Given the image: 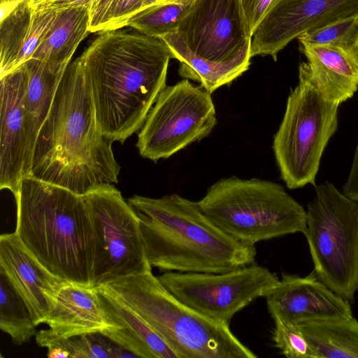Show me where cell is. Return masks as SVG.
Returning a JSON list of instances; mask_svg holds the SVG:
<instances>
[{"label": "cell", "mask_w": 358, "mask_h": 358, "mask_svg": "<svg viewBox=\"0 0 358 358\" xmlns=\"http://www.w3.org/2000/svg\"><path fill=\"white\" fill-rule=\"evenodd\" d=\"M27 82L24 110L28 141L26 176H29L32 154L38 132L47 118L64 72L52 71L43 61L31 58L25 62Z\"/></svg>", "instance_id": "cell-22"}, {"label": "cell", "mask_w": 358, "mask_h": 358, "mask_svg": "<svg viewBox=\"0 0 358 358\" xmlns=\"http://www.w3.org/2000/svg\"><path fill=\"white\" fill-rule=\"evenodd\" d=\"M197 202L217 227L245 243L255 245L306 231V210L281 185L272 181L222 178Z\"/></svg>", "instance_id": "cell-6"}, {"label": "cell", "mask_w": 358, "mask_h": 358, "mask_svg": "<svg viewBox=\"0 0 358 358\" xmlns=\"http://www.w3.org/2000/svg\"><path fill=\"white\" fill-rule=\"evenodd\" d=\"M299 324L317 358H358V321L353 315Z\"/></svg>", "instance_id": "cell-23"}, {"label": "cell", "mask_w": 358, "mask_h": 358, "mask_svg": "<svg viewBox=\"0 0 358 358\" xmlns=\"http://www.w3.org/2000/svg\"><path fill=\"white\" fill-rule=\"evenodd\" d=\"M0 329L14 344L22 345L36 335L29 310L4 273L0 270Z\"/></svg>", "instance_id": "cell-25"}, {"label": "cell", "mask_w": 358, "mask_h": 358, "mask_svg": "<svg viewBox=\"0 0 358 358\" xmlns=\"http://www.w3.org/2000/svg\"><path fill=\"white\" fill-rule=\"evenodd\" d=\"M128 203L140 222L148 261L162 271L220 273L255 262V245L217 227L198 202L177 194L134 195Z\"/></svg>", "instance_id": "cell-3"}, {"label": "cell", "mask_w": 358, "mask_h": 358, "mask_svg": "<svg viewBox=\"0 0 358 358\" xmlns=\"http://www.w3.org/2000/svg\"><path fill=\"white\" fill-rule=\"evenodd\" d=\"M18 1L20 0H0V5L11 4L17 2Z\"/></svg>", "instance_id": "cell-37"}, {"label": "cell", "mask_w": 358, "mask_h": 358, "mask_svg": "<svg viewBox=\"0 0 358 358\" xmlns=\"http://www.w3.org/2000/svg\"><path fill=\"white\" fill-rule=\"evenodd\" d=\"M343 193L349 198L358 201V144L348 178L343 187Z\"/></svg>", "instance_id": "cell-34"}, {"label": "cell", "mask_w": 358, "mask_h": 358, "mask_svg": "<svg viewBox=\"0 0 358 358\" xmlns=\"http://www.w3.org/2000/svg\"><path fill=\"white\" fill-rule=\"evenodd\" d=\"M120 169L78 57L66 68L38 132L29 176L84 196L117 183Z\"/></svg>", "instance_id": "cell-2"}, {"label": "cell", "mask_w": 358, "mask_h": 358, "mask_svg": "<svg viewBox=\"0 0 358 358\" xmlns=\"http://www.w3.org/2000/svg\"><path fill=\"white\" fill-rule=\"evenodd\" d=\"M196 56L219 64H250V36L241 0H195L177 31Z\"/></svg>", "instance_id": "cell-12"}, {"label": "cell", "mask_w": 358, "mask_h": 358, "mask_svg": "<svg viewBox=\"0 0 358 358\" xmlns=\"http://www.w3.org/2000/svg\"><path fill=\"white\" fill-rule=\"evenodd\" d=\"M355 48L358 54V37H357V39L355 45Z\"/></svg>", "instance_id": "cell-39"}, {"label": "cell", "mask_w": 358, "mask_h": 358, "mask_svg": "<svg viewBox=\"0 0 358 358\" xmlns=\"http://www.w3.org/2000/svg\"><path fill=\"white\" fill-rule=\"evenodd\" d=\"M320 91L338 105L358 90V54L352 46L299 45Z\"/></svg>", "instance_id": "cell-19"}, {"label": "cell", "mask_w": 358, "mask_h": 358, "mask_svg": "<svg viewBox=\"0 0 358 358\" xmlns=\"http://www.w3.org/2000/svg\"><path fill=\"white\" fill-rule=\"evenodd\" d=\"M25 63L0 78V188L13 194L25 177L28 141L24 110Z\"/></svg>", "instance_id": "cell-15"}, {"label": "cell", "mask_w": 358, "mask_h": 358, "mask_svg": "<svg viewBox=\"0 0 358 358\" xmlns=\"http://www.w3.org/2000/svg\"><path fill=\"white\" fill-rule=\"evenodd\" d=\"M358 15V0H279L256 27L250 56L278 52L301 34Z\"/></svg>", "instance_id": "cell-13"}, {"label": "cell", "mask_w": 358, "mask_h": 358, "mask_svg": "<svg viewBox=\"0 0 358 358\" xmlns=\"http://www.w3.org/2000/svg\"><path fill=\"white\" fill-rule=\"evenodd\" d=\"M158 278L181 302L228 326L237 312L266 297L280 282L275 273L255 263L224 273L166 271Z\"/></svg>", "instance_id": "cell-11"}, {"label": "cell", "mask_w": 358, "mask_h": 358, "mask_svg": "<svg viewBox=\"0 0 358 358\" xmlns=\"http://www.w3.org/2000/svg\"><path fill=\"white\" fill-rule=\"evenodd\" d=\"M83 197L94 233L92 286L152 271L138 216L115 185L103 184Z\"/></svg>", "instance_id": "cell-9"}, {"label": "cell", "mask_w": 358, "mask_h": 358, "mask_svg": "<svg viewBox=\"0 0 358 358\" xmlns=\"http://www.w3.org/2000/svg\"><path fill=\"white\" fill-rule=\"evenodd\" d=\"M339 105L327 99L314 82L307 62L299 66L273 150L281 178L290 189L315 185L322 154L338 128Z\"/></svg>", "instance_id": "cell-7"}, {"label": "cell", "mask_w": 358, "mask_h": 358, "mask_svg": "<svg viewBox=\"0 0 358 358\" xmlns=\"http://www.w3.org/2000/svg\"><path fill=\"white\" fill-rule=\"evenodd\" d=\"M41 0H30V3L31 4V6L36 4V3H38V1H40Z\"/></svg>", "instance_id": "cell-38"}, {"label": "cell", "mask_w": 358, "mask_h": 358, "mask_svg": "<svg viewBox=\"0 0 358 358\" xmlns=\"http://www.w3.org/2000/svg\"><path fill=\"white\" fill-rule=\"evenodd\" d=\"M78 59L103 136L124 143L166 87L171 49L161 38L120 29L101 32Z\"/></svg>", "instance_id": "cell-1"}, {"label": "cell", "mask_w": 358, "mask_h": 358, "mask_svg": "<svg viewBox=\"0 0 358 358\" xmlns=\"http://www.w3.org/2000/svg\"><path fill=\"white\" fill-rule=\"evenodd\" d=\"M13 194L14 233L27 249L60 279L92 286L94 233L83 196L31 176Z\"/></svg>", "instance_id": "cell-4"}, {"label": "cell", "mask_w": 358, "mask_h": 358, "mask_svg": "<svg viewBox=\"0 0 358 358\" xmlns=\"http://www.w3.org/2000/svg\"><path fill=\"white\" fill-rule=\"evenodd\" d=\"M358 37V15L308 31L298 38L299 45L355 47Z\"/></svg>", "instance_id": "cell-28"}, {"label": "cell", "mask_w": 358, "mask_h": 358, "mask_svg": "<svg viewBox=\"0 0 358 358\" xmlns=\"http://www.w3.org/2000/svg\"><path fill=\"white\" fill-rule=\"evenodd\" d=\"M195 0L162 1L143 8L127 22L129 27L149 36L162 38L177 31Z\"/></svg>", "instance_id": "cell-26"}, {"label": "cell", "mask_w": 358, "mask_h": 358, "mask_svg": "<svg viewBox=\"0 0 358 358\" xmlns=\"http://www.w3.org/2000/svg\"><path fill=\"white\" fill-rule=\"evenodd\" d=\"M266 298L273 320L299 324L353 315L350 303L329 288L314 271L305 277L282 273Z\"/></svg>", "instance_id": "cell-14"}, {"label": "cell", "mask_w": 358, "mask_h": 358, "mask_svg": "<svg viewBox=\"0 0 358 358\" xmlns=\"http://www.w3.org/2000/svg\"><path fill=\"white\" fill-rule=\"evenodd\" d=\"M279 0H241L248 29L252 34L267 13Z\"/></svg>", "instance_id": "cell-31"}, {"label": "cell", "mask_w": 358, "mask_h": 358, "mask_svg": "<svg viewBox=\"0 0 358 358\" xmlns=\"http://www.w3.org/2000/svg\"><path fill=\"white\" fill-rule=\"evenodd\" d=\"M97 291L106 320L111 326L101 333L137 357L178 358L159 334L134 311L116 299Z\"/></svg>", "instance_id": "cell-20"}, {"label": "cell", "mask_w": 358, "mask_h": 358, "mask_svg": "<svg viewBox=\"0 0 358 358\" xmlns=\"http://www.w3.org/2000/svg\"><path fill=\"white\" fill-rule=\"evenodd\" d=\"M143 8V0H115L106 31L127 27L128 21Z\"/></svg>", "instance_id": "cell-30"}, {"label": "cell", "mask_w": 358, "mask_h": 358, "mask_svg": "<svg viewBox=\"0 0 358 358\" xmlns=\"http://www.w3.org/2000/svg\"><path fill=\"white\" fill-rule=\"evenodd\" d=\"M217 123L211 94L184 78L159 93L138 134L141 157L155 162L208 136Z\"/></svg>", "instance_id": "cell-10"}, {"label": "cell", "mask_w": 358, "mask_h": 358, "mask_svg": "<svg viewBox=\"0 0 358 358\" xmlns=\"http://www.w3.org/2000/svg\"><path fill=\"white\" fill-rule=\"evenodd\" d=\"M96 0H41L33 8L36 10L57 12L71 7H90Z\"/></svg>", "instance_id": "cell-33"}, {"label": "cell", "mask_w": 358, "mask_h": 358, "mask_svg": "<svg viewBox=\"0 0 358 358\" xmlns=\"http://www.w3.org/2000/svg\"><path fill=\"white\" fill-rule=\"evenodd\" d=\"M48 329L37 331V344L90 333L111 327L106 320L96 287L66 282L60 288L45 322Z\"/></svg>", "instance_id": "cell-18"}, {"label": "cell", "mask_w": 358, "mask_h": 358, "mask_svg": "<svg viewBox=\"0 0 358 358\" xmlns=\"http://www.w3.org/2000/svg\"><path fill=\"white\" fill-rule=\"evenodd\" d=\"M89 23L90 6L57 11L32 58L44 62L55 72H64L77 48L90 33Z\"/></svg>", "instance_id": "cell-21"}, {"label": "cell", "mask_w": 358, "mask_h": 358, "mask_svg": "<svg viewBox=\"0 0 358 358\" xmlns=\"http://www.w3.org/2000/svg\"><path fill=\"white\" fill-rule=\"evenodd\" d=\"M163 1L164 0H143V8L156 4Z\"/></svg>", "instance_id": "cell-36"}, {"label": "cell", "mask_w": 358, "mask_h": 358, "mask_svg": "<svg viewBox=\"0 0 358 358\" xmlns=\"http://www.w3.org/2000/svg\"><path fill=\"white\" fill-rule=\"evenodd\" d=\"M47 357L49 358H67L70 357L69 353L59 347L48 348Z\"/></svg>", "instance_id": "cell-35"}, {"label": "cell", "mask_w": 358, "mask_h": 358, "mask_svg": "<svg viewBox=\"0 0 358 358\" xmlns=\"http://www.w3.org/2000/svg\"><path fill=\"white\" fill-rule=\"evenodd\" d=\"M171 49L174 59L180 62L178 73L183 78L194 80L212 94L219 87L229 85L248 69V64H219L192 53L176 32L161 38Z\"/></svg>", "instance_id": "cell-24"}, {"label": "cell", "mask_w": 358, "mask_h": 358, "mask_svg": "<svg viewBox=\"0 0 358 358\" xmlns=\"http://www.w3.org/2000/svg\"><path fill=\"white\" fill-rule=\"evenodd\" d=\"M0 6L1 78L32 58L57 12L36 10L30 0Z\"/></svg>", "instance_id": "cell-17"}, {"label": "cell", "mask_w": 358, "mask_h": 358, "mask_svg": "<svg viewBox=\"0 0 358 358\" xmlns=\"http://www.w3.org/2000/svg\"><path fill=\"white\" fill-rule=\"evenodd\" d=\"M273 341L288 358H317L299 324L274 320Z\"/></svg>", "instance_id": "cell-29"}, {"label": "cell", "mask_w": 358, "mask_h": 358, "mask_svg": "<svg viewBox=\"0 0 358 358\" xmlns=\"http://www.w3.org/2000/svg\"><path fill=\"white\" fill-rule=\"evenodd\" d=\"M115 0H96L90 8V33L103 32L108 24Z\"/></svg>", "instance_id": "cell-32"}, {"label": "cell", "mask_w": 358, "mask_h": 358, "mask_svg": "<svg viewBox=\"0 0 358 358\" xmlns=\"http://www.w3.org/2000/svg\"><path fill=\"white\" fill-rule=\"evenodd\" d=\"M0 270L25 301L36 326L45 323L66 281L46 268L14 232L0 236Z\"/></svg>", "instance_id": "cell-16"}, {"label": "cell", "mask_w": 358, "mask_h": 358, "mask_svg": "<svg viewBox=\"0 0 358 358\" xmlns=\"http://www.w3.org/2000/svg\"><path fill=\"white\" fill-rule=\"evenodd\" d=\"M307 239L317 277L353 303L358 291V201L325 181L308 203Z\"/></svg>", "instance_id": "cell-8"}, {"label": "cell", "mask_w": 358, "mask_h": 358, "mask_svg": "<svg viewBox=\"0 0 358 358\" xmlns=\"http://www.w3.org/2000/svg\"><path fill=\"white\" fill-rule=\"evenodd\" d=\"M43 347H59L66 350L71 358L137 357L111 341L101 332L90 333L64 339H53Z\"/></svg>", "instance_id": "cell-27"}, {"label": "cell", "mask_w": 358, "mask_h": 358, "mask_svg": "<svg viewBox=\"0 0 358 358\" xmlns=\"http://www.w3.org/2000/svg\"><path fill=\"white\" fill-rule=\"evenodd\" d=\"M134 311L178 358H256L231 332L174 296L152 271L96 287Z\"/></svg>", "instance_id": "cell-5"}, {"label": "cell", "mask_w": 358, "mask_h": 358, "mask_svg": "<svg viewBox=\"0 0 358 358\" xmlns=\"http://www.w3.org/2000/svg\"><path fill=\"white\" fill-rule=\"evenodd\" d=\"M176 1V0H164L163 1Z\"/></svg>", "instance_id": "cell-40"}]
</instances>
